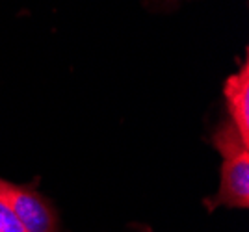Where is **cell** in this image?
<instances>
[{
  "label": "cell",
  "mask_w": 249,
  "mask_h": 232,
  "mask_svg": "<svg viewBox=\"0 0 249 232\" xmlns=\"http://www.w3.org/2000/svg\"><path fill=\"white\" fill-rule=\"evenodd\" d=\"M212 145L221 156L219 188L214 199L207 200L210 210L216 206H249V143L231 121H223L212 134Z\"/></svg>",
  "instance_id": "cell-1"
},
{
  "label": "cell",
  "mask_w": 249,
  "mask_h": 232,
  "mask_svg": "<svg viewBox=\"0 0 249 232\" xmlns=\"http://www.w3.org/2000/svg\"><path fill=\"white\" fill-rule=\"evenodd\" d=\"M0 200L13 212L26 232H56L58 229L54 208L36 190L0 179Z\"/></svg>",
  "instance_id": "cell-2"
},
{
  "label": "cell",
  "mask_w": 249,
  "mask_h": 232,
  "mask_svg": "<svg viewBox=\"0 0 249 232\" xmlns=\"http://www.w3.org/2000/svg\"><path fill=\"white\" fill-rule=\"evenodd\" d=\"M229 121L249 143V62L244 60L240 71L231 74L223 84Z\"/></svg>",
  "instance_id": "cell-3"
},
{
  "label": "cell",
  "mask_w": 249,
  "mask_h": 232,
  "mask_svg": "<svg viewBox=\"0 0 249 232\" xmlns=\"http://www.w3.org/2000/svg\"><path fill=\"white\" fill-rule=\"evenodd\" d=\"M0 232H26L13 212L0 200Z\"/></svg>",
  "instance_id": "cell-4"
}]
</instances>
